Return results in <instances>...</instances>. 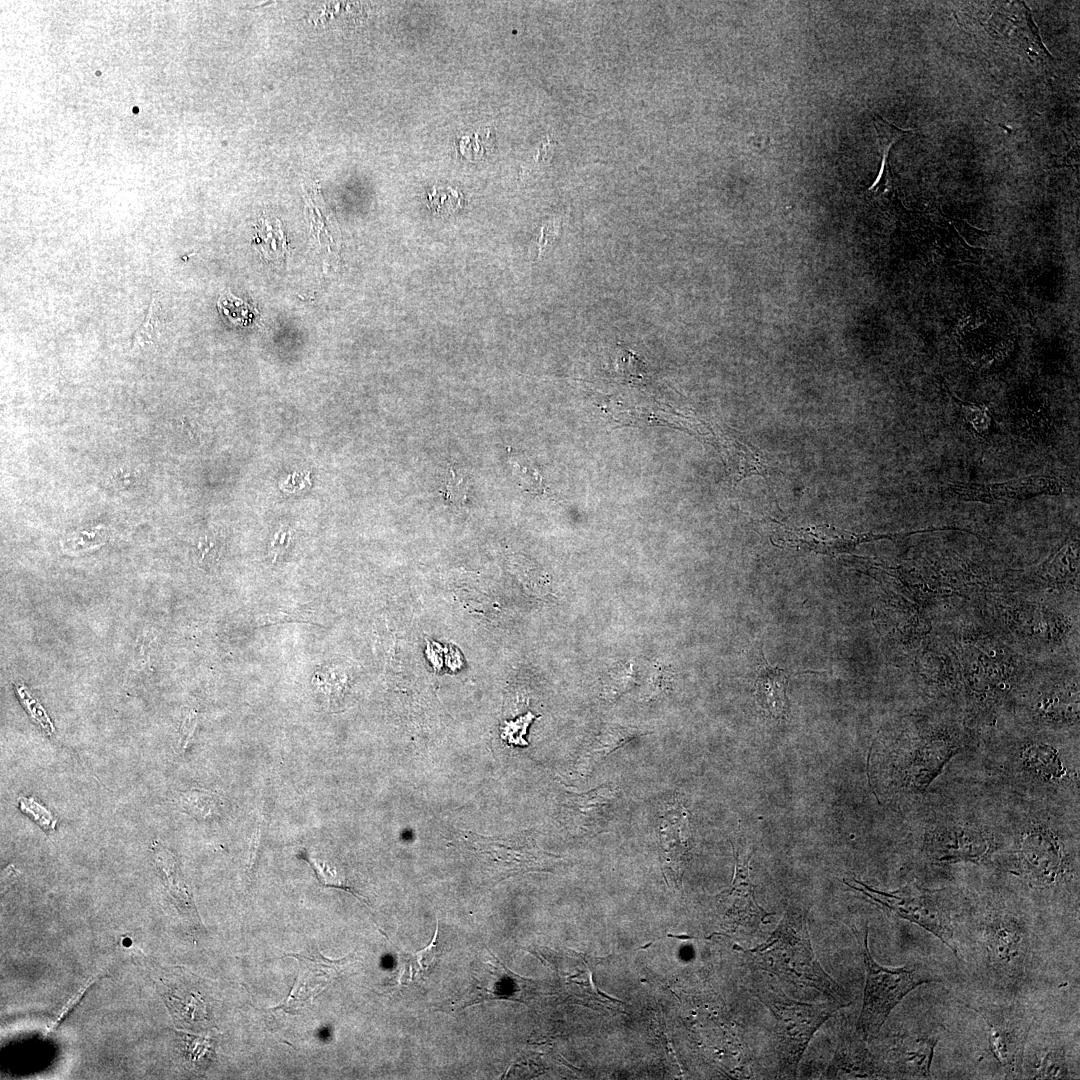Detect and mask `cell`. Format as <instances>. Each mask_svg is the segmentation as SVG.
Segmentation results:
<instances>
[{"mask_svg": "<svg viewBox=\"0 0 1080 1080\" xmlns=\"http://www.w3.org/2000/svg\"><path fill=\"white\" fill-rule=\"evenodd\" d=\"M755 967L785 982L812 988L846 1005L840 986L828 975L814 953L806 916L788 911L765 942L745 950Z\"/></svg>", "mask_w": 1080, "mask_h": 1080, "instance_id": "6da1fadb", "label": "cell"}, {"mask_svg": "<svg viewBox=\"0 0 1080 1080\" xmlns=\"http://www.w3.org/2000/svg\"><path fill=\"white\" fill-rule=\"evenodd\" d=\"M757 998L775 1019L777 1051L784 1074L795 1076L810 1040L820 1026L844 1004H810L793 1000L772 982L756 985Z\"/></svg>", "mask_w": 1080, "mask_h": 1080, "instance_id": "7a4b0ae2", "label": "cell"}, {"mask_svg": "<svg viewBox=\"0 0 1080 1080\" xmlns=\"http://www.w3.org/2000/svg\"><path fill=\"white\" fill-rule=\"evenodd\" d=\"M866 981L857 1031L863 1041H870L880 1031L891 1011L916 987L935 981L920 966L890 968L880 965L868 946V929L863 938Z\"/></svg>", "mask_w": 1080, "mask_h": 1080, "instance_id": "3957f363", "label": "cell"}, {"mask_svg": "<svg viewBox=\"0 0 1080 1080\" xmlns=\"http://www.w3.org/2000/svg\"><path fill=\"white\" fill-rule=\"evenodd\" d=\"M844 882L883 909L932 933L957 955L951 916L948 909L933 894L910 886L894 892H884L857 879Z\"/></svg>", "mask_w": 1080, "mask_h": 1080, "instance_id": "277c9868", "label": "cell"}, {"mask_svg": "<svg viewBox=\"0 0 1080 1080\" xmlns=\"http://www.w3.org/2000/svg\"><path fill=\"white\" fill-rule=\"evenodd\" d=\"M985 1022L990 1050L1007 1075L1021 1077L1025 1046L1033 1024L1032 1016L1021 1006L971 1007Z\"/></svg>", "mask_w": 1080, "mask_h": 1080, "instance_id": "5b68a950", "label": "cell"}, {"mask_svg": "<svg viewBox=\"0 0 1080 1080\" xmlns=\"http://www.w3.org/2000/svg\"><path fill=\"white\" fill-rule=\"evenodd\" d=\"M982 939L988 962L1004 975L1019 974L1028 960L1029 939L1026 926L1014 916L996 914L982 926Z\"/></svg>", "mask_w": 1080, "mask_h": 1080, "instance_id": "8992f818", "label": "cell"}, {"mask_svg": "<svg viewBox=\"0 0 1080 1080\" xmlns=\"http://www.w3.org/2000/svg\"><path fill=\"white\" fill-rule=\"evenodd\" d=\"M1070 485L1050 475H1031L1001 483L955 482L943 489V493L962 501L993 503L996 501L1026 500L1040 495L1067 493Z\"/></svg>", "mask_w": 1080, "mask_h": 1080, "instance_id": "52a82bcc", "label": "cell"}, {"mask_svg": "<svg viewBox=\"0 0 1080 1080\" xmlns=\"http://www.w3.org/2000/svg\"><path fill=\"white\" fill-rule=\"evenodd\" d=\"M618 798V787L612 783L583 793H567L563 803L565 824L577 836H594L607 831Z\"/></svg>", "mask_w": 1080, "mask_h": 1080, "instance_id": "ba28073f", "label": "cell"}, {"mask_svg": "<svg viewBox=\"0 0 1080 1080\" xmlns=\"http://www.w3.org/2000/svg\"><path fill=\"white\" fill-rule=\"evenodd\" d=\"M735 873L729 889L718 895L719 902L726 904V915L736 927L754 933L769 915L757 902L755 887L749 875L751 854L741 856L734 847Z\"/></svg>", "mask_w": 1080, "mask_h": 1080, "instance_id": "9c48e42d", "label": "cell"}, {"mask_svg": "<svg viewBox=\"0 0 1080 1080\" xmlns=\"http://www.w3.org/2000/svg\"><path fill=\"white\" fill-rule=\"evenodd\" d=\"M1008 419L1011 429L1027 440L1044 443L1054 431V418L1047 402L1037 394L1021 392L1012 396L1008 403Z\"/></svg>", "mask_w": 1080, "mask_h": 1080, "instance_id": "30bf717a", "label": "cell"}, {"mask_svg": "<svg viewBox=\"0 0 1080 1080\" xmlns=\"http://www.w3.org/2000/svg\"><path fill=\"white\" fill-rule=\"evenodd\" d=\"M1020 856L1024 871L1037 883L1050 884L1058 878L1062 852L1058 841L1049 833L1037 830L1025 836Z\"/></svg>", "mask_w": 1080, "mask_h": 1080, "instance_id": "8fae6325", "label": "cell"}, {"mask_svg": "<svg viewBox=\"0 0 1080 1080\" xmlns=\"http://www.w3.org/2000/svg\"><path fill=\"white\" fill-rule=\"evenodd\" d=\"M989 850L990 843L980 831L961 827L944 831L929 847L933 859L946 862H976L987 856Z\"/></svg>", "mask_w": 1080, "mask_h": 1080, "instance_id": "7c38bea8", "label": "cell"}, {"mask_svg": "<svg viewBox=\"0 0 1080 1080\" xmlns=\"http://www.w3.org/2000/svg\"><path fill=\"white\" fill-rule=\"evenodd\" d=\"M938 1040L937 1034L929 1032L913 1034L903 1039L893 1055L898 1073L911 1078H928Z\"/></svg>", "mask_w": 1080, "mask_h": 1080, "instance_id": "4fadbf2b", "label": "cell"}, {"mask_svg": "<svg viewBox=\"0 0 1080 1080\" xmlns=\"http://www.w3.org/2000/svg\"><path fill=\"white\" fill-rule=\"evenodd\" d=\"M788 675L785 671L768 665L763 654L755 682V697L763 711L775 718H785L788 712Z\"/></svg>", "mask_w": 1080, "mask_h": 1080, "instance_id": "5bb4252c", "label": "cell"}, {"mask_svg": "<svg viewBox=\"0 0 1080 1080\" xmlns=\"http://www.w3.org/2000/svg\"><path fill=\"white\" fill-rule=\"evenodd\" d=\"M661 850L669 857L682 859L690 848L692 829L689 814L682 805L668 809L658 825Z\"/></svg>", "mask_w": 1080, "mask_h": 1080, "instance_id": "9a60e30c", "label": "cell"}, {"mask_svg": "<svg viewBox=\"0 0 1080 1080\" xmlns=\"http://www.w3.org/2000/svg\"><path fill=\"white\" fill-rule=\"evenodd\" d=\"M639 730L619 724H608L595 736L577 760V767L587 774L610 753L637 737Z\"/></svg>", "mask_w": 1080, "mask_h": 1080, "instance_id": "2e32d148", "label": "cell"}, {"mask_svg": "<svg viewBox=\"0 0 1080 1080\" xmlns=\"http://www.w3.org/2000/svg\"><path fill=\"white\" fill-rule=\"evenodd\" d=\"M873 123L878 136L882 161L876 181L872 184L868 191L872 192L873 194H879L884 193L889 185L890 168L888 164V158L891 147L899 138L909 133L910 131L900 129L880 116H876Z\"/></svg>", "mask_w": 1080, "mask_h": 1080, "instance_id": "e0dca14e", "label": "cell"}, {"mask_svg": "<svg viewBox=\"0 0 1080 1080\" xmlns=\"http://www.w3.org/2000/svg\"><path fill=\"white\" fill-rule=\"evenodd\" d=\"M950 395L958 408L960 419L972 435L987 439L997 431L996 420L988 405L962 401L951 393Z\"/></svg>", "mask_w": 1080, "mask_h": 1080, "instance_id": "ac0fdd59", "label": "cell"}, {"mask_svg": "<svg viewBox=\"0 0 1080 1080\" xmlns=\"http://www.w3.org/2000/svg\"><path fill=\"white\" fill-rule=\"evenodd\" d=\"M254 242L262 255L269 260L285 259L289 250L286 235L278 220L276 226L263 220L257 228Z\"/></svg>", "mask_w": 1080, "mask_h": 1080, "instance_id": "d6986e66", "label": "cell"}, {"mask_svg": "<svg viewBox=\"0 0 1080 1080\" xmlns=\"http://www.w3.org/2000/svg\"><path fill=\"white\" fill-rule=\"evenodd\" d=\"M1024 760L1029 769L1045 779L1059 778L1063 773L1058 754L1047 745H1032L1024 752Z\"/></svg>", "mask_w": 1080, "mask_h": 1080, "instance_id": "ffe728a7", "label": "cell"}, {"mask_svg": "<svg viewBox=\"0 0 1080 1080\" xmlns=\"http://www.w3.org/2000/svg\"><path fill=\"white\" fill-rule=\"evenodd\" d=\"M156 861L163 875H165L167 881V887L171 897L179 909L189 910L193 909L191 898L187 893L185 886L181 881L179 871L176 867L173 856L166 850L155 853Z\"/></svg>", "mask_w": 1080, "mask_h": 1080, "instance_id": "44dd1931", "label": "cell"}, {"mask_svg": "<svg viewBox=\"0 0 1080 1080\" xmlns=\"http://www.w3.org/2000/svg\"><path fill=\"white\" fill-rule=\"evenodd\" d=\"M159 309L157 297L153 294L144 321L134 333L131 347L133 351L145 350L147 347L149 348L157 343L160 327Z\"/></svg>", "mask_w": 1080, "mask_h": 1080, "instance_id": "7402d4cb", "label": "cell"}, {"mask_svg": "<svg viewBox=\"0 0 1080 1080\" xmlns=\"http://www.w3.org/2000/svg\"><path fill=\"white\" fill-rule=\"evenodd\" d=\"M1069 1077L1068 1062L1065 1052L1060 1048H1054L1035 1064L1033 1078L1037 1079H1066Z\"/></svg>", "mask_w": 1080, "mask_h": 1080, "instance_id": "603a6c76", "label": "cell"}, {"mask_svg": "<svg viewBox=\"0 0 1080 1080\" xmlns=\"http://www.w3.org/2000/svg\"><path fill=\"white\" fill-rule=\"evenodd\" d=\"M218 308L231 322L237 324L246 322L249 318L248 313L252 309L246 302L233 296L230 291L219 298Z\"/></svg>", "mask_w": 1080, "mask_h": 1080, "instance_id": "cb8c5ba5", "label": "cell"}, {"mask_svg": "<svg viewBox=\"0 0 1080 1080\" xmlns=\"http://www.w3.org/2000/svg\"><path fill=\"white\" fill-rule=\"evenodd\" d=\"M310 619L299 613H288L282 611H276L260 615L256 618L255 625L266 626L273 624H281L287 622H309Z\"/></svg>", "mask_w": 1080, "mask_h": 1080, "instance_id": "d4e9b609", "label": "cell"}, {"mask_svg": "<svg viewBox=\"0 0 1080 1080\" xmlns=\"http://www.w3.org/2000/svg\"><path fill=\"white\" fill-rule=\"evenodd\" d=\"M436 936H437V933H435L432 943H430V945L428 947H426L424 950L417 953L419 964L421 965L422 968L428 966L430 961L433 958L432 954H433V952L435 950L434 949V944H435Z\"/></svg>", "mask_w": 1080, "mask_h": 1080, "instance_id": "484cf974", "label": "cell"}]
</instances>
